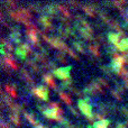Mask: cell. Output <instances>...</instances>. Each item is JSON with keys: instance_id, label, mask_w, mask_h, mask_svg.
Segmentation results:
<instances>
[{"instance_id": "1", "label": "cell", "mask_w": 128, "mask_h": 128, "mask_svg": "<svg viewBox=\"0 0 128 128\" xmlns=\"http://www.w3.org/2000/svg\"><path fill=\"white\" fill-rule=\"evenodd\" d=\"M93 102L94 99H92L91 97H86L84 99H80L78 101V107L81 110V112L86 116V118L89 122H94V114L92 112V108H93Z\"/></svg>"}, {"instance_id": "2", "label": "cell", "mask_w": 128, "mask_h": 128, "mask_svg": "<svg viewBox=\"0 0 128 128\" xmlns=\"http://www.w3.org/2000/svg\"><path fill=\"white\" fill-rule=\"evenodd\" d=\"M16 55L20 58L22 61H26V58L28 54H34L35 52L32 48V45L29 43H22L16 48Z\"/></svg>"}, {"instance_id": "3", "label": "cell", "mask_w": 128, "mask_h": 128, "mask_svg": "<svg viewBox=\"0 0 128 128\" xmlns=\"http://www.w3.org/2000/svg\"><path fill=\"white\" fill-rule=\"evenodd\" d=\"M125 64H126V58H125L124 55H120L116 58H112V61H111L109 66H110L111 71H112L114 73L120 75V72H122V70L124 68Z\"/></svg>"}, {"instance_id": "4", "label": "cell", "mask_w": 128, "mask_h": 128, "mask_svg": "<svg viewBox=\"0 0 128 128\" xmlns=\"http://www.w3.org/2000/svg\"><path fill=\"white\" fill-rule=\"evenodd\" d=\"M71 70H72V66L71 65L66 66V68H58L54 71L53 74L55 78H58V80H61L62 82H64V81H68V80H71V76H70Z\"/></svg>"}, {"instance_id": "5", "label": "cell", "mask_w": 128, "mask_h": 128, "mask_svg": "<svg viewBox=\"0 0 128 128\" xmlns=\"http://www.w3.org/2000/svg\"><path fill=\"white\" fill-rule=\"evenodd\" d=\"M83 93L84 94L90 96V97L91 96H94V94H99V93L102 94V93H104V88H102V86L94 80V81L91 82V83L84 89Z\"/></svg>"}, {"instance_id": "6", "label": "cell", "mask_w": 128, "mask_h": 128, "mask_svg": "<svg viewBox=\"0 0 128 128\" xmlns=\"http://www.w3.org/2000/svg\"><path fill=\"white\" fill-rule=\"evenodd\" d=\"M32 93L34 96L38 98L40 100H43V101H48V89L45 86H38L36 88L32 89Z\"/></svg>"}, {"instance_id": "7", "label": "cell", "mask_w": 128, "mask_h": 128, "mask_svg": "<svg viewBox=\"0 0 128 128\" xmlns=\"http://www.w3.org/2000/svg\"><path fill=\"white\" fill-rule=\"evenodd\" d=\"M37 33H38V30L26 29V37H27V40H28L29 44L32 45V47H40V48H42L40 40H38V37H37Z\"/></svg>"}, {"instance_id": "8", "label": "cell", "mask_w": 128, "mask_h": 128, "mask_svg": "<svg viewBox=\"0 0 128 128\" xmlns=\"http://www.w3.org/2000/svg\"><path fill=\"white\" fill-rule=\"evenodd\" d=\"M48 43L51 46H53V47H55V48H58V50H60L61 52H66L68 51V47L66 46V44L63 42L62 40H61L60 37H51L48 40Z\"/></svg>"}, {"instance_id": "9", "label": "cell", "mask_w": 128, "mask_h": 128, "mask_svg": "<svg viewBox=\"0 0 128 128\" xmlns=\"http://www.w3.org/2000/svg\"><path fill=\"white\" fill-rule=\"evenodd\" d=\"M43 115L45 116L46 118H48V119H53V120H56V122H63L64 118L61 117L60 115H58V112H56L55 110H53V109H50L48 107L46 108V110L43 112Z\"/></svg>"}, {"instance_id": "10", "label": "cell", "mask_w": 128, "mask_h": 128, "mask_svg": "<svg viewBox=\"0 0 128 128\" xmlns=\"http://www.w3.org/2000/svg\"><path fill=\"white\" fill-rule=\"evenodd\" d=\"M40 22L43 26V28L46 30H53V24H52V18L50 16L43 15L40 17Z\"/></svg>"}, {"instance_id": "11", "label": "cell", "mask_w": 128, "mask_h": 128, "mask_svg": "<svg viewBox=\"0 0 128 128\" xmlns=\"http://www.w3.org/2000/svg\"><path fill=\"white\" fill-rule=\"evenodd\" d=\"M10 35H9V38L12 40L15 44H20V32L18 28L16 27H11L10 28Z\"/></svg>"}, {"instance_id": "12", "label": "cell", "mask_w": 128, "mask_h": 128, "mask_svg": "<svg viewBox=\"0 0 128 128\" xmlns=\"http://www.w3.org/2000/svg\"><path fill=\"white\" fill-rule=\"evenodd\" d=\"M1 65H4L7 68H9L10 70H18V65L16 63V61L14 60V58H4L1 62Z\"/></svg>"}, {"instance_id": "13", "label": "cell", "mask_w": 128, "mask_h": 128, "mask_svg": "<svg viewBox=\"0 0 128 128\" xmlns=\"http://www.w3.org/2000/svg\"><path fill=\"white\" fill-rule=\"evenodd\" d=\"M122 40H124V38L117 33H109L108 34V40L110 44L114 45V46H117V45L122 42Z\"/></svg>"}, {"instance_id": "14", "label": "cell", "mask_w": 128, "mask_h": 128, "mask_svg": "<svg viewBox=\"0 0 128 128\" xmlns=\"http://www.w3.org/2000/svg\"><path fill=\"white\" fill-rule=\"evenodd\" d=\"M43 81L45 82V83L47 84V86H50V88H52V89H58V86H56V83H55V81H54V78H53V75L52 74H50V73H46V74H44L43 75Z\"/></svg>"}, {"instance_id": "15", "label": "cell", "mask_w": 128, "mask_h": 128, "mask_svg": "<svg viewBox=\"0 0 128 128\" xmlns=\"http://www.w3.org/2000/svg\"><path fill=\"white\" fill-rule=\"evenodd\" d=\"M109 125H110V122L108 119H104V120H100V122H96L92 125H89L88 128H108Z\"/></svg>"}, {"instance_id": "16", "label": "cell", "mask_w": 128, "mask_h": 128, "mask_svg": "<svg viewBox=\"0 0 128 128\" xmlns=\"http://www.w3.org/2000/svg\"><path fill=\"white\" fill-rule=\"evenodd\" d=\"M56 9H58V4H50V6H45L43 8V11L46 14V16L52 17L53 15H55Z\"/></svg>"}, {"instance_id": "17", "label": "cell", "mask_w": 128, "mask_h": 128, "mask_svg": "<svg viewBox=\"0 0 128 128\" xmlns=\"http://www.w3.org/2000/svg\"><path fill=\"white\" fill-rule=\"evenodd\" d=\"M81 8L83 9V11L90 17H94L96 16V9L90 4H81Z\"/></svg>"}, {"instance_id": "18", "label": "cell", "mask_w": 128, "mask_h": 128, "mask_svg": "<svg viewBox=\"0 0 128 128\" xmlns=\"http://www.w3.org/2000/svg\"><path fill=\"white\" fill-rule=\"evenodd\" d=\"M20 74H22V79H24L25 81L27 82V83L30 84V86H33V84H34V80H33V78L30 76V74L27 72L26 68H22V72H20Z\"/></svg>"}, {"instance_id": "19", "label": "cell", "mask_w": 128, "mask_h": 128, "mask_svg": "<svg viewBox=\"0 0 128 128\" xmlns=\"http://www.w3.org/2000/svg\"><path fill=\"white\" fill-rule=\"evenodd\" d=\"M88 50L90 53L96 58H100V52H99V45L98 44H90L88 45Z\"/></svg>"}, {"instance_id": "20", "label": "cell", "mask_w": 128, "mask_h": 128, "mask_svg": "<svg viewBox=\"0 0 128 128\" xmlns=\"http://www.w3.org/2000/svg\"><path fill=\"white\" fill-rule=\"evenodd\" d=\"M118 48L119 52H124V53H127L128 52V38H124L122 40V42L116 46Z\"/></svg>"}, {"instance_id": "21", "label": "cell", "mask_w": 128, "mask_h": 128, "mask_svg": "<svg viewBox=\"0 0 128 128\" xmlns=\"http://www.w3.org/2000/svg\"><path fill=\"white\" fill-rule=\"evenodd\" d=\"M58 97L61 98L62 101H64L66 104H68V106L71 107V104H72V99H71V97L68 93H65L64 91H58Z\"/></svg>"}, {"instance_id": "22", "label": "cell", "mask_w": 128, "mask_h": 128, "mask_svg": "<svg viewBox=\"0 0 128 128\" xmlns=\"http://www.w3.org/2000/svg\"><path fill=\"white\" fill-rule=\"evenodd\" d=\"M48 108L50 109H53V110H55L56 112L58 114V115L62 117V116L64 115V111H63V109L61 108V106L58 104V102H50V104H48Z\"/></svg>"}, {"instance_id": "23", "label": "cell", "mask_w": 128, "mask_h": 128, "mask_svg": "<svg viewBox=\"0 0 128 128\" xmlns=\"http://www.w3.org/2000/svg\"><path fill=\"white\" fill-rule=\"evenodd\" d=\"M26 63H27V65L33 70V72H35V73H40V68L37 65V63H36L35 60H27Z\"/></svg>"}, {"instance_id": "24", "label": "cell", "mask_w": 128, "mask_h": 128, "mask_svg": "<svg viewBox=\"0 0 128 128\" xmlns=\"http://www.w3.org/2000/svg\"><path fill=\"white\" fill-rule=\"evenodd\" d=\"M9 119H10V122H12L15 126H20V125H22L20 119H19V115H17V114H12V112H11L10 115H9Z\"/></svg>"}, {"instance_id": "25", "label": "cell", "mask_w": 128, "mask_h": 128, "mask_svg": "<svg viewBox=\"0 0 128 128\" xmlns=\"http://www.w3.org/2000/svg\"><path fill=\"white\" fill-rule=\"evenodd\" d=\"M58 10L62 12V15H63L64 18H70V17H71L70 11H68V9L66 8L65 6H62V4H58Z\"/></svg>"}, {"instance_id": "26", "label": "cell", "mask_w": 128, "mask_h": 128, "mask_svg": "<svg viewBox=\"0 0 128 128\" xmlns=\"http://www.w3.org/2000/svg\"><path fill=\"white\" fill-rule=\"evenodd\" d=\"M73 47H74L78 52H80V53H82V54L86 53V50H84L83 44H82L81 42H79V40H74V42H73Z\"/></svg>"}, {"instance_id": "27", "label": "cell", "mask_w": 128, "mask_h": 128, "mask_svg": "<svg viewBox=\"0 0 128 128\" xmlns=\"http://www.w3.org/2000/svg\"><path fill=\"white\" fill-rule=\"evenodd\" d=\"M4 90L7 91L8 96H11L12 98H17V93H16L15 88H14L12 86H10V84H6V86H4Z\"/></svg>"}, {"instance_id": "28", "label": "cell", "mask_w": 128, "mask_h": 128, "mask_svg": "<svg viewBox=\"0 0 128 128\" xmlns=\"http://www.w3.org/2000/svg\"><path fill=\"white\" fill-rule=\"evenodd\" d=\"M24 116H25V118H26V120L29 122L30 125H33V126H35L36 124H37V120L34 118V116L32 115V114H28V112H24Z\"/></svg>"}, {"instance_id": "29", "label": "cell", "mask_w": 128, "mask_h": 128, "mask_svg": "<svg viewBox=\"0 0 128 128\" xmlns=\"http://www.w3.org/2000/svg\"><path fill=\"white\" fill-rule=\"evenodd\" d=\"M108 53L110 54L111 56H114V58H118V56H120L119 53H118V48H117L116 46H114V45H111V46L108 48Z\"/></svg>"}, {"instance_id": "30", "label": "cell", "mask_w": 128, "mask_h": 128, "mask_svg": "<svg viewBox=\"0 0 128 128\" xmlns=\"http://www.w3.org/2000/svg\"><path fill=\"white\" fill-rule=\"evenodd\" d=\"M96 81H97L98 83H99L100 86H102V88H108V86H109L108 82H107L104 79H101V78H99V79H97V80H96Z\"/></svg>"}, {"instance_id": "31", "label": "cell", "mask_w": 128, "mask_h": 128, "mask_svg": "<svg viewBox=\"0 0 128 128\" xmlns=\"http://www.w3.org/2000/svg\"><path fill=\"white\" fill-rule=\"evenodd\" d=\"M56 58H58L60 62H62V63L66 62V58H65V55H64V53H62V52H58V53L56 54Z\"/></svg>"}, {"instance_id": "32", "label": "cell", "mask_w": 128, "mask_h": 128, "mask_svg": "<svg viewBox=\"0 0 128 128\" xmlns=\"http://www.w3.org/2000/svg\"><path fill=\"white\" fill-rule=\"evenodd\" d=\"M111 94H112V97L115 98V99L117 100H122V93H119L116 89H114V90H111Z\"/></svg>"}, {"instance_id": "33", "label": "cell", "mask_w": 128, "mask_h": 128, "mask_svg": "<svg viewBox=\"0 0 128 128\" xmlns=\"http://www.w3.org/2000/svg\"><path fill=\"white\" fill-rule=\"evenodd\" d=\"M65 53H68V55L71 56V58H75V60H78V55L74 53V51H72L71 48H68V51H66Z\"/></svg>"}, {"instance_id": "34", "label": "cell", "mask_w": 128, "mask_h": 128, "mask_svg": "<svg viewBox=\"0 0 128 128\" xmlns=\"http://www.w3.org/2000/svg\"><path fill=\"white\" fill-rule=\"evenodd\" d=\"M101 70L104 71L106 74H108V75H110V72H112V71H111V68H110V66H109V68H107V66H101Z\"/></svg>"}, {"instance_id": "35", "label": "cell", "mask_w": 128, "mask_h": 128, "mask_svg": "<svg viewBox=\"0 0 128 128\" xmlns=\"http://www.w3.org/2000/svg\"><path fill=\"white\" fill-rule=\"evenodd\" d=\"M68 110H70V112H72V114H73V115H74V116H75V117H79V112H78V111H76V110H75V109H74V108H73V107H72V106H71V107H68Z\"/></svg>"}, {"instance_id": "36", "label": "cell", "mask_w": 128, "mask_h": 128, "mask_svg": "<svg viewBox=\"0 0 128 128\" xmlns=\"http://www.w3.org/2000/svg\"><path fill=\"white\" fill-rule=\"evenodd\" d=\"M4 4H7L9 8H14V7H16V2H14V1H6Z\"/></svg>"}, {"instance_id": "37", "label": "cell", "mask_w": 128, "mask_h": 128, "mask_svg": "<svg viewBox=\"0 0 128 128\" xmlns=\"http://www.w3.org/2000/svg\"><path fill=\"white\" fill-rule=\"evenodd\" d=\"M116 128H127V125L124 124V122H118Z\"/></svg>"}, {"instance_id": "38", "label": "cell", "mask_w": 128, "mask_h": 128, "mask_svg": "<svg viewBox=\"0 0 128 128\" xmlns=\"http://www.w3.org/2000/svg\"><path fill=\"white\" fill-rule=\"evenodd\" d=\"M1 128H10V126H9L8 124H6V122H4V120L2 119L1 120Z\"/></svg>"}, {"instance_id": "39", "label": "cell", "mask_w": 128, "mask_h": 128, "mask_svg": "<svg viewBox=\"0 0 128 128\" xmlns=\"http://www.w3.org/2000/svg\"><path fill=\"white\" fill-rule=\"evenodd\" d=\"M122 114H124L126 117H128V109L126 108H122Z\"/></svg>"}, {"instance_id": "40", "label": "cell", "mask_w": 128, "mask_h": 128, "mask_svg": "<svg viewBox=\"0 0 128 128\" xmlns=\"http://www.w3.org/2000/svg\"><path fill=\"white\" fill-rule=\"evenodd\" d=\"M70 4H72V6H74V7H78V6H80L78 2H75V1H70Z\"/></svg>"}, {"instance_id": "41", "label": "cell", "mask_w": 128, "mask_h": 128, "mask_svg": "<svg viewBox=\"0 0 128 128\" xmlns=\"http://www.w3.org/2000/svg\"><path fill=\"white\" fill-rule=\"evenodd\" d=\"M126 125H127V127H128V120H127V122H126Z\"/></svg>"}]
</instances>
